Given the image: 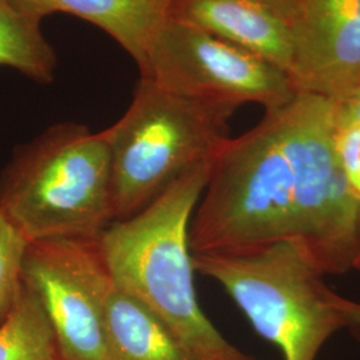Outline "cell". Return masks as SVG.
Returning a JSON list of instances; mask_svg holds the SVG:
<instances>
[{
    "mask_svg": "<svg viewBox=\"0 0 360 360\" xmlns=\"http://www.w3.org/2000/svg\"><path fill=\"white\" fill-rule=\"evenodd\" d=\"M0 360H62L47 315L25 284L0 324Z\"/></svg>",
    "mask_w": 360,
    "mask_h": 360,
    "instance_id": "cell-13",
    "label": "cell"
},
{
    "mask_svg": "<svg viewBox=\"0 0 360 360\" xmlns=\"http://www.w3.org/2000/svg\"><path fill=\"white\" fill-rule=\"evenodd\" d=\"M139 71L142 79L168 92L235 110L257 103L266 111L297 94L283 70L168 15L156 28Z\"/></svg>",
    "mask_w": 360,
    "mask_h": 360,
    "instance_id": "cell-6",
    "label": "cell"
},
{
    "mask_svg": "<svg viewBox=\"0 0 360 360\" xmlns=\"http://www.w3.org/2000/svg\"><path fill=\"white\" fill-rule=\"evenodd\" d=\"M352 184L334 101L300 92L215 155L190 221L193 255L309 243L345 215Z\"/></svg>",
    "mask_w": 360,
    "mask_h": 360,
    "instance_id": "cell-1",
    "label": "cell"
},
{
    "mask_svg": "<svg viewBox=\"0 0 360 360\" xmlns=\"http://www.w3.org/2000/svg\"><path fill=\"white\" fill-rule=\"evenodd\" d=\"M167 15L257 55L292 77V27L259 0H171Z\"/></svg>",
    "mask_w": 360,
    "mask_h": 360,
    "instance_id": "cell-9",
    "label": "cell"
},
{
    "mask_svg": "<svg viewBox=\"0 0 360 360\" xmlns=\"http://www.w3.org/2000/svg\"><path fill=\"white\" fill-rule=\"evenodd\" d=\"M104 319L108 360H196L165 323L114 283Z\"/></svg>",
    "mask_w": 360,
    "mask_h": 360,
    "instance_id": "cell-11",
    "label": "cell"
},
{
    "mask_svg": "<svg viewBox=\"0 0 360 360\" xmlns=\"http://www.w3.org/2000/svg\"><path fill=\"white\" fill-rule=\"evenodd\" d=\"M22 282L38 297L62 360H108L105 300L112 279L98 242H30Z\"/></svg>",
    "mask_w": 360,
    "mask_h": 360,
    "instance_id": "cell-7",
    "label": "cell"
},
{
    "mask_svg": "<svg viewBox=\"0 0 360 360\" xmlns=\"http://www.w3.org/2000/svg\"><path fill=\"white\" fill-rule=\"evenodd\" d=\"M169 3H171V1H169Z\"/></svg>",
    "mask_w": 360,
    "mask_h": 360,
    "instance_id": "cell-19",
    "label": "cell"
},
{
    "mask_svg": "<svg viewBox=\"0 0 360 360\" xmlns=\"http://www.w3.org/2000/svg\"><path fill=\"white\" fill-rule=\"evenodd\" d=\"M18 13L40 23L63 13L101 28L129 52L141 68L171 0H7Z\"/></svg>",
    "mask_w": 360,
    "mask_h": 360,
    "instance_id": "cell-10",
    "label": "cell"
},
{
    "mask_svg": "<svg viewBox=\"0 0 360 360\" xmlns=\"http://www.w3.org/2000/svg\"><path fill=\"white\" fill-rule=\"evenodd\" d=\"M358 236H359V245H358V251H356V257L354 260V269L360 271V203H359V217H358Z\"/></svg>",
    "mask_w": 360,
    "mask_h": 360,
    "instance_id": "cell-18",
    "label": "cell"
},
{
    "mask_svg": "<svg viewBox=\"0 0 360 360\" xmlns=\"http://www.w3.org/2000/svg\"><path fill=\"white\" fill-rule=\"evenodd\" d=\"M296 90L334 102L360 84V0H307L295 26Z\"/></svg>",
    "mask_w": 360,
    "mask_h": 360,
    "instance_id": "cell-8",
    "label": "cell"
},
{
    "mask_svg": "<svg viewBox=\"0 0 360 360\" xmlns=\"http://www.w3.org/2000/svg\"><path fill=\"white\" fill-rule=\"evenodd\" d=\"M0 65L40 84L51 83L56 68V55L40 23L18 13L7 0H0Z\"/></svg>",
    "mask_w": 360,
    "mask_h": 360,
    "instance_id": "cell-12",
    "label": "cell"
},
{
    "mask_svg": "<svg viewBox=\"0 0 360 360\" xmlns=\"http://www.w3.org/2000/svg\"><path fill=\"white\" fill-rule=\"evenodd\" d=\"M266 4L274 13H278L284 22L291 27L295 26L307 0H259Z\"/></svg>",
    "mask_w": 360,
    "mask_h": 360,
    "instance_id": "cell-16",
    "label": "cell"
},
{
    "mask_svg": "<svg viewBox=\"0 0 360 360\" xmlns=\"http://www.w3.org/2000/svg\"><path fill=\"white\" fill-rule=\"evenodd\" d=\"M235 111L168 92L141 77L126 114L103 131L115 221L139 214L183 174L214 159L229 139Z\"/></svg>",
    "mask_w": 360,
    "mask_h": 360,
    "instance_id": "cell-4",
    "label": "cell"
},
{
    "mask_svg": "<svg viewBox=\"0 0 360 360\" xmlns=\"http://www.w3.org/2000/svg\"><path fill=\"white\" fill-rule=\"evenodd\" d=\"M193 266L224 288L284 360H316L333 335L351 328L348 299L331 291L291 242L240 254L193 255Z\"/></svg>",
    "mask_w": 360,
    "mask_h": 360,
    "instance_id": "cell-5",
    "label": "cell"
},
{
    "mask_svg": "<svg viewBox=\"0 0 360 360\" xmlns=\"http://www.w3.org/2000/svg\"><path fill=\"white\" fill-rule=\"evenodd\" d=\"M335 104L339 132L360 129V84Z\"/></svg>",
    "mask_w": 360,
    "mask_h": 360,
    "instance_id": "cell-15",
    "label": "cell"
},
{
    "mask_svg": "<svg viewBox=\"0 0 360 360\" xmlns=\"http://www.w3.org/2000/svg\"><path fill=\"white\" fill-rule=\"evenodd\" d=\"M348 319L351 322V328H360V303L359 302H354V300H347Z\"/></svg>",
    "mask_w": 360,
    "mask_h": 360,
    "instance_id": "cell-17",
    "label": "cell"
},
{
    "mask_svg": "<svg viewBox=\"0 0 360 360\" xmlns=\"http://www.w3.org/2000/svg\"><path fill=\"white\" fill-rule=\"evenodd\" d=\"M0 211L28 243L98 240L115 221L103 131L65 122L16 147L0 174Z\"/></svg>",
    "mask_w": 360,
    "mask_h": 360,
    "instance_id": "cell-3",
    "label": "cell"
},
{
    "mask_svg": "<svg viewBox=\"0 0 360 360\" xmlns=\"http://www.w3.org/2000/svg\"><path fill=\"white\" fill-rule=\"evenodd\" d=\"M212 160L191 168L139 214L96 240L116 288L150 309L196 360H254L227 342L198 303L190 221Z\"/></svg>",
    "mask_w": 360,
    "mask_h": 360,
    "instance_id": "cell-2",
    "label": "cell"
},
{
    "mask_svg": "<svg viewBox=\"0 0 360 360\" xmlns=\"http://www.w3.org/2000/svg\"><path fill=\"white\" fill-rule=\"evenodd\" d=\"M28 240L0 211V324L7 319L23 287L22 267Z\"/></svg>",
    "mask_w": 360,
    "mask_h": 360,
    "instance_id": "cell-14",
    "label": "cell"
}]
</instances>
